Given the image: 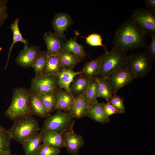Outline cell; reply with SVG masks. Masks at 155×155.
I'll use <instances>...</instances> for the list:
<instances>
[{
    "instance_id": "1",
    "label": "cell",
    "mask_w": 155,
    "mask_h": 155,
    "mask_svg": "<svg viewBox=\"0 0 155 155\" xmlns=\"http://www.w3.org/2000/svg\"><path fill=\"white\" fill-rule=\"evenodd\" d=\"M146 35L129 18L116 31L112 40L113 47L126 52L145 46Z\"/></svg>"
},
{
    "instance_id": "2",
    "label": "cell",
    "mask_w": 155,
    "mask_h": 155,
    "mask_svg": "<svg viewBox=\"0 0 155 155\" xmlns=\"http://www.w3.org/2000/svg\"><path fill=\"white\" fill-rule=\"evenodd\" d=\"M5 114L7 117L13 121L31 115L29 89L18 88L13 90L11 103Z\"/></svg>"
},
{
    "instance_id": "3",
    "label": "cell",
    "mask_w": 155,
    "mask_h": 155,
    "mask_svg": "<svg viewBox=\"0 0 155 155\" xmlns=\"http://www.w3.org/2000/svg\"><path fill=\"white\" fill-rule=\"evenodd\" d=\"M13 121L8 130L12 139L22 144L29 137L40 130L38 122L31 115Z\"/></svg>"
},
{
    "instance_id": "4",
    "label": "cell",
    "mask_w": 155,
    "mask_h": 155,
    "mask_svg": "<svg viewBox=\"0 0 155 155\" xmlns=\"http://www.w3.org/2000/svg\"><path fill=\"white\" fill-rule=\"evenodd\" d=\"M100 71L96 77L107 78L117 70L126 66L127 55L125 52L113 47L101 56Z\"/></svg>"
},
{
    "instance_id": "5",
    "label": "cell",
    "mask_w": 155,
    "mask_h": 155,
    "mask_svg": "<svg viewBox=\"0 0 155 155\" xmlns=\"http://www.w3.org/2000/svg\"><path fill=\"white\" fill-rule=\"evenodd\" d=\"M69 111L57 110L53 115H48L40 129L42 133L47 132H60L73 129L75 120Z\"/></svg>"
},
{
    "instance_id": "6",
    "label": "cell",
    "mask_w": 155,
    "mask_h": 155,
    "mask_svg": "<svg viewBox=\"0 0 155 155\" xmlns=\"http://www.w3.org/2000/svg\"><path fill=\"white\" fill-rule=\"evenodd\" d=\"M152 61L144 52L131 53L127 56L126 66L136 78H143L150 71Z\"/></svg>"
},
{
    "instance_id": "7",
    "label": "cell",
    "mask_w": 155,
    "mask_h": 155,
    "mask_svg": "<svg viewBox=\"0 0 155 155\" xmlns=\"http://www.w3.org/2000/svg\"><path fill=\"white\" fill-rule=\"evenodd\" d=\"M147 35L155 34V12L146 8L135 9L130 18Z\"/></svg>"
},
{
    "instance_id": "8",
    "label": "cell",
    "mask_w": 155,
    "mask_h": 155,
    "mask_svg": "<svg viewBox=\"0 0 155 155\" xmlns=\"http://www.w3.org/2000/svg\"><path fill=\"white\" fill-rule=\"evenodd\" d=\"M58 74H42L35 77L31 79L30 89L37 94L55 91L59 88Z\"/></svg>"
},
{
    "instance_id": "9",
    "label": "cell",
    "mask_w": 155,
    "mask_h": 155,
    "mask_svg": "<svg viewBox=\"0 0 155 155\" xmlns=\"http://www.w3.org/2000/svg\"><path fill=\"white\" fill-rule=\"evenodd\" d=\"M106 78L114 93H116L121 88L132 82L136 78L126 66L113 72Z\"/></svg>"
},
{
    "instance_id": "10",
    "label": "cell",
    "mask_w": 155,
    "mask_h": 155,
    "mask_svg": "<svg viewBox=\"0 0 155 155\" xmlns=\"http://www.w3.org/2000/svg\"><path fill=\"white\" fill-rule=\"evenodd\" d=\"M40 51L38 46H24L19 52L15 61L17 64L24 68L32 67Z\"/></svg>"
},
{
    "instance_id": "11",
    "label": "cell",
    "mask_w": 155,
    "mask_h": 155,
    "mask_svg": "<svg viewBox=\"0 0 155 155\" xmlns=\"http://www.w3.org/2000/svg\"><path fill=\"white\" fill-rule=\"evenodd\" d=\"M63 137L67 152L72 155H78L80 148L85 144L82 136L76 134L72 129L65 131Z\"/></svg>"
},
{
    "instance_id": "12",
    "label": "cell",
    "mask_w": 155,
    "mask_h": 155,
    "mask_svg": "<svg viewBox=\"0 0 155 155\" xmlns=\"http://www.w3.org/2000/svg\"><path fill=\"white\" fill-rule=\"evenodd\" d=\"M90 106L85 91L82 94L75 98L70 106L69 112L74 118L81 119L86 116Z\"/></svg>"
},
{
    "instance_id": "13",
    "label": "cell",
    "mask_w": 155,
    "mask_h": 155,
    "mask_svg": "<svg viewBox=\"0 0 155 155\" xmlns=\"http://www.w3.org/2000/svg\"><path fill=\"white\" fill-rule=\"evenodd\" d=\"M43 38L46 45L48 55L59 54L64 49V39L55 33L46 32L43 34Z\"/></svg>"
},
{
    "instance_id": "14",
    "label": "cell",
    "mask_w": 155,
    "mask_h": 155,
    "mask_svg": "<svg viewBox=\"0 0 155 155\" xmlns=\"http://www.w3.org/2000/svg\"><path fill=\"white\" fill-rule=\"evenodd\" d=\"M72 24V21L70 16L65 13L56 14L52 21L54 33L64 39H66L64 32Z\"/></svg>"
},
{
    "instance_id": "15",
    "label": "cell",
    "mask_w": 155,
    "mask_h": 155,
    "mask_svg": "<svg viewBox=\"0 0 155 155\" xmlns=\"http://www.w3.org/2000/svg\"><path fill=\"white\" fill-rule=\"evenodd\" d=\"M81 73V71H75L71 69L63 68L57 75L59 88L72 94L70 90V85L75 77Z\"/></svg>"
},
{
    "instance_id": "16",
    "label": "cell",
    "mask_w": 155,
    "mask_h": 155,
    "mask_svg": "<svg viewBox=\"0 0 155 155\" xmlns=\"http://www.w3.org/2000/svg\"><path fill=\"white\" fill-rule=\"evenodd\" d=\"M105 102L98 101L89 107L86 116L98 123L105 124L109 122L110 119L105 114L104 109Z\"/></svg>"
},
{
    "instance_id": "17",
    "label": "cell",
    "mask_w": 155,
    "mask_h": 155,
    "mask_svg": "<svg viewBox=\"0 0 155 155\" xmlns=\"http://www.w3.org/2000/svg\"><path fill=\"white\" fill-rule=\"evenodd\" d=\"M29 97L30 114L41 118L46 117L48 113L37 93L29 89Z\"/></svg>"
},
{
    "instance_id": "18",
    "label": "cell",
    "mask_w": 155,
    "mask_h": 155,
    "mask_svg": "<svg viewBox=\"0 0 155 155\" xmlns=\"http://www.w3.org/2000/svg\"><path fill=\"white\" fill-rule=\"evenodd\" d=\"M66 131L60 132H49L42 133V142L52 148L60 150L65 147L63 135Z\"/></svg>"
},
{
    "instance_id": "19",
    "label": "cell",
    "mask_w": 155,
    "mask_h": 155,
    "mask_svg": "<svg viewBox=\"0 0 155 155\" xmlns=\"http://www.w3.org/2000/svg\"><path fill=\"white\" fill-rule=\"evenodd\" d=\"M55 92L57 98L56 110L69 111L70 106L75 98L72 94L59 88H58Z\"/></svg>"
},
{
    "instance_id": "20",
    "label": "cell",
    "mask_w": 155,
    "mask_h": 155,
    "mask_svg": "<svg viewBox=\"0 0 155 155\" xmlns=\"http://www.w3.org/2000/svg\"><path fill=\"white\" fill-rule=\"evenodd\" d=\"M42 133L37 132L28 138L22 144L25 154L34 155L42 142Z\"/></svg>"
},
{
    "instance_id": "21",
    "label": "cell",
    "mask_w": 155,
    "mask_h": 155,
    "mask_svg": "<svg viewBox=\"0 0 155 155\" xmlns=\"http://www.w3.org/2000/svg\"><path fill=\"white\" fill-rule=\"evenodd\" d=\"M93 77L98 84V97L104 99L108 101L115 93L111 86L108 82L106 78Z\"/></svg>"
},
{
    "instance_id": "22",
    "label": "cell",
    "mask_w": 155,
    "mask_h": 155,
    "mask_svg": "<svg viewBox=\"0 0 155 155\" xmlns=\"http://www.w3.org/2000/svg\"><path fill=\"white\" fill-rule=\"evenodd\" d=\"M48 115L56 110L57 96L55 91H51L37 94Z\"/></svg>"
},
{
    "instance_id": "23",
    "label": "cell",
    "mask_w": 155,
    "mask_h": 155,
    "mask_svg": "<svg viewBox=\"0 0 155 155\" xmlns=\"http://www.w3.org/2000/svg\"><path fill=\"white\" fill-rule=\"evenodd\" d=\"M78 75L74 78L70 87L71 94L76 97L85 91L91 78L86 77L82 73Z\"/></svg>"
},
{
    "instance_id": "24",
    "label": "cell",
    "mask_w": 155,
    "mask_h": 155,
    "mask_svg": "<svg viewBox=\"0 0 155 155\" xmlns=\"http://www.w3.org/2000/svg\"><path fill=\"white\" fill-rule=\"evenodd\" d=\"M19 18H17L11 24L9 27L13 33V42L9 49L7 63L5 66V69L8 64L11 51L14 44L18 42H22L24 44V46L28 45L29 44L27 40L24 38L20 31L19 27Z\"/></svg>"
},
{
    "instance_id": "25",
    "label": "cell",
    "mask_w": 155,
    "mask_h": 155,
    "mask_svg": "<svg viewBox=\"0 0 155 155\" xmlns=\"http://www.w3.org/2000/svg\"><path fill=\"white\" fill-rule=\"evenodd\" d=\"M63 68L58 54L48 55L42 74H58Z\"/></svg>"
},
{
    "instance_id": "26",
    "label": "cell",
    "mask_w": 155,
    "mask_h": 155,
    "mask_svg": "<svg viewBox=\"0 0 155 155\" xmlns=\"http://www.w3.org/2000/svg\"><path fill=\"white\" fill-rule=\"evenodd\" d=\"M76 36L72 38L64 43V49L71 52L81 60L87 56L83 46L78 44L76 41Z\"/></svg>"
},
{
    "instance_id": "27",
    "label": "cell",
    "mask_w": 155,
    "mask_h": 155,
    "mask_svg": "<svg viewBox=\"0 0 155 155\" xmlns=\"http://www.w3.org/2000/svg\"><path fill=\"white\" fill-rule=\"evenodd\" d=\"M58 55L63 68L72 69L81 61L75 55L64 49Z\"/></svg>"
},
{
    "instance_id": "28",
    "label": "cell",
    "mask_w": 155,
    "mask_h": 155,
    "mask_svg": "<svg viewBox=\"0 0 155 155\" xmlns=\"http://www.w3.org/2000/svg\"><path fill=\"white\" fill-rule=\"evenodd\" d=\"M101 57H99L91 61L85 63L82 73L86 77L90 78L99 73L101 66Z\"/></svg>"
},
{
    "instance_id": "29",
    "label": "cell",
    "mask_w": 155,
    "mask_h": 155,
    "mask_svg": "<svg viewBox=\"0 0 155 155\" xmlns=\"http://www.w3.org/2000/svg\"><path fill=\"white\" fill-rule=\"evenodd\" d=\"M11 139L8 130L3 127L0 130V155H9L11 153Z\"/></svg>"
},
{
    "instance_id": "30",
    "label": "cell",
    "mask_w": 155,
    "mask_h": 155,
    "mask_svg": "<svg viewBox=\"0 0 155 155\" xmlns=\"http://www.w3.org/2000/svg\"><path fill=\"white\" fill-rule=\"evenodd\" d=\"M48 54L46 51H40L32 67L34 69L36 77L42 74L46 65Z\"/></svg>"
},
{
    "instance_id": "31",
    "label": "cell",
    "mask_w": 155,
    "mask_h": 155,
    "mask_svg": "<svg viewBox=\"0 0 155 155\" xmlns=\"http://www.w3.org/2000/svg\"><path fill=\"white\" fill-rule=\"evenodd\" d=\"M86 92L91 105L97 101L98 85L93 77L91 78Z\"/></svg>"
},
{
    "instance_id": "32",
    "label": "cell",
    "mask_w": 155,
    "mask_h": 155,
    "mask_svg": "<svg viewBox=\"0 0 155 155\" xmlns=\"http://www.w3.org/2000/svg\"><path fill=\"white\" fill-rule=\"evenodd\" d=\"M76 35H79L86 39V43L89 45L93 46H102L104 49L105 53L108 52L106 46L102 43V38L101 36L97 33L92 34L86 37L81 35L78 31H75Z\"/></svg>"
},
{
    "instance_id": "33",
    "label": "cell",
    "mask_w": 155,
    "mask_h": 155,
    "mask_svg": "<svg viewBox=\"0 0 155 155\" xmlns=\"http://www.w3.org/2000/svg\"><path fill=\"white\" fill-rule=\"evenodd\" d=\"M121 113L124 114L125 111L124 101L121 97L115 93L107 101Z\"/></svg>"
},
{
    "instance_id": "34",
    "label": "cell",
    "mask_w": 155,
    "mask_h": 155,
    "mask_svg": "<svg viewBox=\"0 0 155 155\" xmlns=\"http://www.w3.org/2000/svg\"><path fill=\"white\" fill-rule=\"evenodd\" d=\"M60 150L54 148L42 143L34 155H59Z\"/></svg>"
},
{
    "instance_id": "35",
    "label": "cell",
    "mask_w": 155,
    "mask_h": 155,
    "mask_svg": "<svg viewBox=\"0 0 155 155\" xmlns=\"http://www.w3.org/2000/svg\"><path fill=\"white\" fill-rule=\"evenodd\" d=\"M7 0H0V28L8 16Z\"/></svg>"
},
{
    "instance_id": "36",
    "label": "cell",
    "mask_w": 155,
    "mask_h": 155,
    "mask_svg": "<svg viewBox=\"0 0 155 155\" xmlns=\"http://www.w3.org/2000/svg\"><path fill=\"white\" fill-rule=\"evenodd\" d=\"M150 36L151 37V42L149 45L145 46L144 52L154 61L155 59V34Z\"/></svg>"
},
{
    "instance_id": "37",
    "label": "cell",
    "mask_w": 155,
    "mask_h": 155,
    "mask_svg": "<svg viewBox=\"0 0 155 155\" xmlns=\"http://www.w3.org/2000/svg\"><path fill=\"white\" fill-rule=\"evenodd\" d=\"M104 109L105 114L108 117L115 114L121 113L120 111L110 104L108 102L104 104Z\"/></svg>"
},
{
    "instance_id": "38",
    "label": "cell",
    "mask_w": 155,
    "mask_h": 155,
    "mask_svg": "<svg viewBox=\"0 0 155 155\" xmlns=\"http://www.w3.org/2000/svg\"><path fill=\"white\" fill-rule=\"evenodd\" d=\"M144 2L146 9L151 11L155 12V0H144Z\"/></svg>"
},
{
    "instance_id": "39",
    "label": "cell",
    "mask_w": 155,
    "mask_h": 155,
    "mask_svg": "<svg viewBox=\"0 0 155 155\" xmlns=\"http://www.w3.org/2000/svg\"><path fill=\"white\" fill-rule=\"evenodd\" d=\"M9 155H26V154H23V155H18V154H13L12 153H11Z\"/></svg>"
},
{
    "instance_id": "40",
    "label": "cell",
    "mask_w": 155,
    "mask_h": 155,
    "mask_svg": "<svg viewBox=\"0 0 155 155\" xmlns=\"http://www.w3.org/2000/svg\"><path fill=\"white\" fill-rule=\"evenodd\" d=\"M3 127L0 125V130L2 129Z\"/></svg>"
},
{
    "instance_id": "41",
    "label": "cell",
    "mask_w": 155,
    "mask_h": 155,
    "mask_svg": "<svg viewBox=\"0 0 155 155\" xmlns=\"http://www.w3.org/2000/svg\"><path fill=\"white\" fill-rule=\"evenodd\" d=\"M2 50V48L0 46V51Z\"/></svg>"
}]
</instances>
